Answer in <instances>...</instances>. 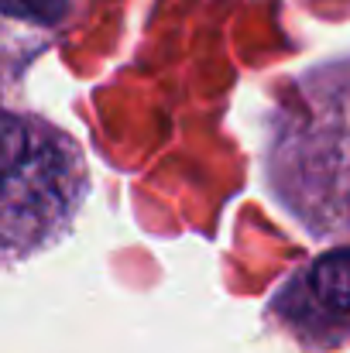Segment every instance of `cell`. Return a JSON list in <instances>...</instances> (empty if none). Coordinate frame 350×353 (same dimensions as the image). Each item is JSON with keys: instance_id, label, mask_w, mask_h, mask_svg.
I'll list each match as a JSON object with an SVG mask.
<instances>
[{"instance_id": "1", "label": "cell", "mask_w": 350, "mask_h": 353, "mask_svg": "<svg viewBox=\"0 0 350 353\" xmlns=\"http://www.w3.org/2000/svg\"><path fill=\"white\" fill-rule=\"evenodd\" d=\"M271 182L313 234L350 236V65L302 83L271 144Z\"/></svg>"}, {"instance_id": "2", "label": "cell", "mask_w": 350, "mask_h": 353, "mask_svg": "<svg viewBox=\"0 0 350 353\" xmlns=\"http://www.w3.org/2000/svg\"><path fill=\"white\" fill-rule=\"evenodd\" d=\"M86 189L76 141L45 120H0V261H17L62 234Z\"/></svg>"}, {"instance_id": "3", "label": "cell", "mask_w": 350, "mask_h": 353, "mask_svg": "<svg viewBox=\"0 0 350 353\" xmlns=\"http://www.w3.org/2000/svg\"><path fill=\"white\" fill-rule=\"evenodd\" d=\"M306 292L323 312L333 316L350 312V250L320 257L306 274Z\"/></svg>"}, {"instance_id": "4", "label": "cell", "mask_w": 350, "mask_h": 353, "mask_svg": "<svg viewBox=\"0 0 350 353\" xmlns=\"http://www.w3.org/2000/svg\"><path fill=\"white\" fill-rule=\"evenodd\" d=\"M0 14L38 21V24H55L66 14V0H0Z\"/></svg>"}]
</instances>
